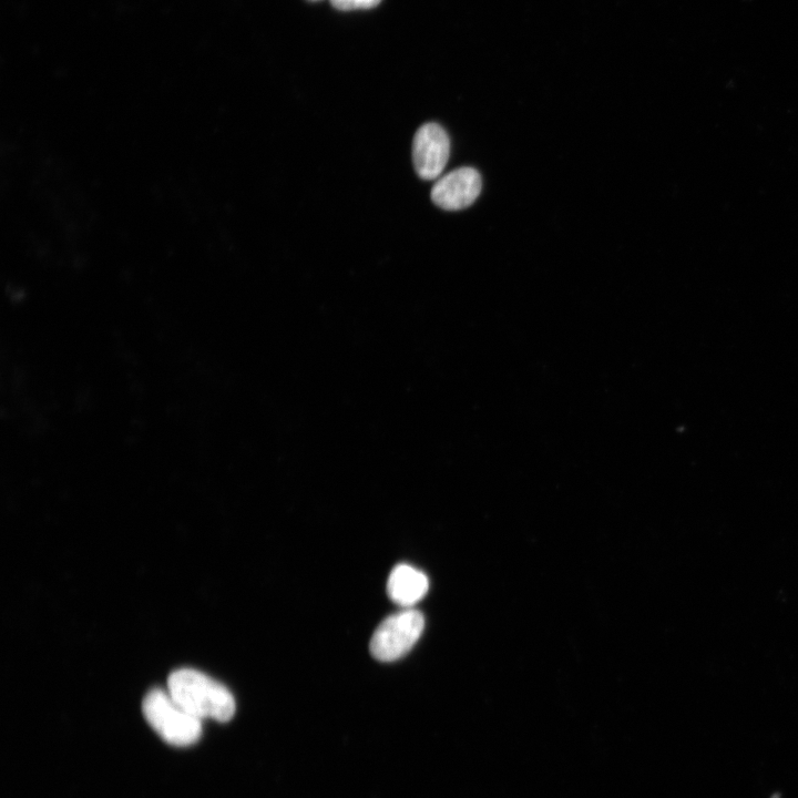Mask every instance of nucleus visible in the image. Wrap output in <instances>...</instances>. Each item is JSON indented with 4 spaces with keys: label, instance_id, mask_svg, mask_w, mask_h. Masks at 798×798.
<instances>
[{
    "label": "nucleus",
    "instance_id": "nucleus-1",
    "mask_svg": "<svg viewBox=\"0 0 798 798\" xmlns=\"http://www.w3.org/2000/svg\"><path fill=\"white\" fill-rule=\"evenodd\" d=\"M167 692L187 713L198 719L231 720L236 710L232 693L219 682L192 668L171 673Z\"/></svg>",
    "mask_w": 798,
    "mask_h": 798
},
{
    "label": "nucleus",
    "instance_id": "nucleus-2",
    "mask_svg": "<svg viewBox=\"0 0 798 798\" xmlns=\"http://www.w3.org/2000/svg\"><path fill=\"white\" fill-rule=\"evenodd\" d=\"M142 712L150 726L170 745L185 747L201 738V719L182 708L168 692L150 690L143 699Z\"/></svg>",
    "mask_w": 798,
    "mask_h": 798
},
{
    "label": "nucleus",
    "instance_id": "nucleus-3",
    "mask_svg": "<svg viewBox=\"0 0 798 798\" xmlns=\"http://www.w3.org/2000/svg\"><path fill=\"white\" fill-rule=\"evenodd\" d=\"M423 627L422 613L412 607L386 617L371 636V655L380 662H392L402 657L417 643Z\"/></svg>",
    "mask_w": 798,
    "mask_h": 798
},
{
    "label": "nucleus",
    "instance_id": "nucleus-4",
    "mask_svg": "<svg viewBox=\"0 0 798 798\" xmlns=\"http://www.w3.org/2000/svg\"><path fill=\"white\" fill-rule=\"evenodd\" d=\"M450 156V139L438 123L422 124L412 141L415 171L422 180H434L442 173Z\"/></svg>",
    "mask_w": 798,
    "mask_h": 798
},
{
    "label": "nucleus",
    "instance_id": "nucleus-5",
    "mask_svg": "<svg viewBox=\"0 0 798 798\" xmlns=\"http://www.w3.org/2000/svg\"><path fill=\"white\" fill-rule=\"evenodd\" d=\"M482 181L472 167H459L440 177L431 190V200L446 211L469 207L479 196Z\"/></svg>",
    "mask_w": 798,
    "mask_h": 798
},
{
    "label": "nucleus",
    "instance_id": "nucleus-6",
    "mask_svg": "<svg viewBox=\"0 0 798 798\" xmlns=\"http://www.w3.org/2000/svg\"><path fill=\"white\" fill-rule=\"evenodd\" d=\"M429 589L427 575L406 563L396 565L387 581L389 598L403 608H409L423 598Z\"/></svg>",
    "mask_w": 798,
    "mask_h": 798
},
{
    "label": "nucleus",
    "instance_id": "nucleus-7",
    "mask_svg": "<svg viewBox=\"0 0 798 798\" xmlns=\"http://www.w3.org/2000/svg\"><path fill=\"white\" fill-rule=\"evenodd\" d=\"M332 7L338 10L370 9L380 3L381 0H329Z\"/></svg>",
    "mask_w": 798,
    "mask_h": 798
},
{
    "label": "nucleus",
    "instance_id": "nucleus-8",
    "mask_svg": "<svg viewBox=\"0 0 798 798\" xmlns=\"http://www.w3.org/2000/svg\"><path fill=\"white\" fill-rule=\"evenodd\" d=\"M311 1H317V0H311Z\"/></svg>",
    "mask_w": 798,
    "mask_h": 798
}]
</instances>
